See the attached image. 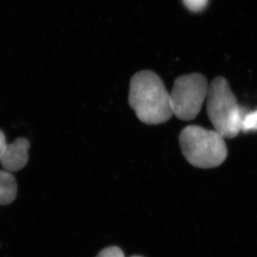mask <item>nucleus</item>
Returning a JSON list of instances; mask_svg holds the SVG:
<instances>
[{
    "mask_svg": "<svg viewBox=\"0 0 257 257\" xmlns=\"http://www.w3.org/2000/svg\"><path fill=\"white\" fill-rule=\"evenodd\" d=\"M128 104L146 124H163L173 115L170 93L160 77L150 70L141 71L132 77Z\"/></svg>",
    "mask_w": 257,
    "mask_h": 257,
    "instance_id": "f257e3e1",
    "label": "nucleus"
},
{
    "mask_svg": "<svg viewBox=\"0 0 257 257\" xmlns=\"http://www.w3.org/2000/svg\"><path fill=\"white\" fill-rule=\"evenodd\" d=\"M179 142L184 158L197 168H215L227 157L224 138L215 130L189 125L181 132Z\"/></svg>",
    "mask_w": 257,
    "mask_h": 257,
    "instance_id": "f03ea898",
    "label": "nucleus"
},
{
    "mask_svg": "<svg viewBox=\"0 0 257 257\" xmlns=\"http://www.w3.org/2000/svg\"><path fill=\"white\" fill-rule=\"evenodd\" d=\"M208 116L215 131L224 138H236L241 132L244 112L224 77H217L209 86L207 96Z\"/></svg>",
    "mask_w": 257,
    "mask_h": 257,
    "instance_id": "7ed1b4c3",
    "label": "nucleus"
},
{
    "mask_svg": "<svg viewBox=\"0 0 257 257\" xmlns=\"http://www.w3.org/2000/svg\"><path fill=\"white\" fill-rule=\"evenodd\" d=\"M209 86L202 74H185L176 79L170 93L173 115L182 121L195 119L207 99Z\"/></svg>",
    "mask_w": 257,
    "mask_h": 257,
    "instance_id": "20e7f679",
    "label": "nucleus"
},
{
    "mask_svg": "<svg viewBox=\"0 0 257 257\" xmlns=\"http://www.w3.org/2000/svg\"><path fill=\"white\" fill-rule=\"evenodd\" d=\"M30 148V142L25 138H19L11 145H7L0 160L3 168L10 172L23 169L29 160Z\"/></svg>",
    "mask_w": 257,
    "mask_h": 257,
    "instance_id": "39448f33",
    "label": "nucleus"
},
{
    "mask_svg": "<svg viewBox=\"0 0 257 257\" xmlns=\"http://www.w3.org/2000/svg\"><path fill=\"white\" fill-rule=\"evenodd\" d=\"M18 194V183L14 176L8 171H0V205L14 202Z\"/></svg>",
    "mask_w": 257,
    "mask_h": 257,
    "instance_id": "423d86ee",
    "label": "nucleus"
},
{
    "mask_svg": "<svg viewBox=\"0 0 257 257\" xmlns=\"http://www.w3.org/2000/svg\"><path fill=\"white\" fill-rule=\"evenodd\" d=\"M257 131V110L246 113L241 123V132L249 133Z\"/></svg>",
    "mask_w": 257,
    "mask_h": 257,
    "instance_id": "0eeeda50",
    "label": "nucleus"
},
{
    "mask_svg": "<svg viewBox=\"0 0 257 257\" xmlns=\"http://www.w3.org/2000/svg\"><path fill=\"white\" fill-rule=\"evenodd\" d=\"M209 0H183L184 5L190 11L198 13L207 7Z\"/></svg>",
    "mask_w": 257,
    "mask_h": 257,
    "instance_id": "6e6552de",
    "label": "nucleus"
},
{
    "mask_svg": "<svg viewBox=\"0 0 257 257\" xmlns=\"http://www.w3.org/2000/svg\"><path fill=\"white\" fill-rule=\"evenodd\" d=\"M96 257H125L124 252L118 246H109L101 250Z\"/></svg>",
    "mask_w": 257,
    "mask_h": 257,
    "instance_id": "1a4fd4ad",
    "label": "nucleus"
},
{
    "mask_svg": "<svg viewBox=\"0 0 257 257\" xmlns=\"http://www.w3.org/2000/svg\"><path fill=\"white\" fill-rule=\"evenodd\" d=\"M7 145H8L6 143V139H5L4 133L0 130V160L4 153Z\"/></svg>",
    "mask_w": 257,
    "mask_h": 257,
    "instance_id": "9d476101",
    "label": "nucleus"
},
{
    "mask_svg": "<svg viewBox=\"0 0 257 257\" xmlns=\"http://www.w3.org/2000/svg\"><path fill=\"white\" fill-rule=\"evenodd\" d=\"M132 257H143V256H132Z\"/></svg>",
    "mask_w": 257,
    "mask_h": 257,
    "instance_id": "9b49d317",
    "label": "nucleus"
}]
</instances>
